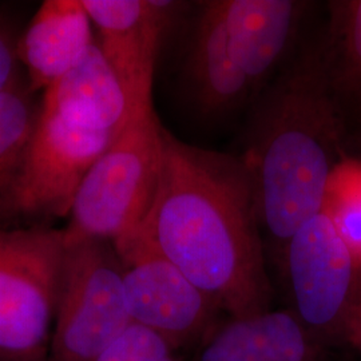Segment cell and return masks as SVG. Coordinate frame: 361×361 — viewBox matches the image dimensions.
Instances as JSON below:
<instances>
[{
	"label": "cell",
	"instance_id": "13",
	"mask_svg": "<svg viewBox=\"0 0 361 361\" xmlns=\"http://www.w3.org/2000/svg\"><path fill=\"white\" fill-rule=\"evenodd\" d=\"M82 0H47L31 19L19 51L34 89H47L83 59L92 42Z\"/></svg>",
	"mask_w": 361,
	"mask_h": 361
},
{
	"label": "cell",
	"instance_id": "19",
	"mask_svg": "<svg viewBox=\"0 0 361 361\" xmlns=\"http://www.w3.org/2000/svg\"><path fill=\"white\" fill-rule=\"evenodd\" d=\"M15 54L13 47L1 32H0V92L6 90L13 80Z\"/></svg>",
	"mask_w": 361,
	"mask_h": 361
},
{
	"label": "cell",
	"instance_id": "12",
	"mask_svg": "<svg viewBox=\"0 0 361 361\" xmlns=\"http://www.w3.org/2000/svg\"><path fill=\"white\" fill-rule=\"evenodd\" d=\"M322 349L295 312L267 310L232 317L210 336L198 361H320Z\"/></svg>",
	"mask_w": 361,
	"mask_h": 361
},
{
	"label": "cell",
	"instance_id": "15",
	"mask_svg": "<svg viewBox=\"0 0 361 361\" xmlns=\"http://www.w3.org/2000/svg\"><path fill=\"white\" fill-rule=\"evenodd\" d=\"M331 18L323 37L329 86L343 113L361 107V0L329 3Z\"/></svg>",
	"mask_w": 361,
	"mask_h": 361
},
{
	"label": "cell",
	"instance_id": "3",
	"mask_svg": "<svg viewBox=\"0 0 361 361\" xmlns=\"http://www.w3.org/2000/svg\"><path fill=\"white\" fill-rule=\"evenodd\" d=\"M162 131L153 106L133 111L82 180L65 229L67 237L116 244L138 229L158 183Z\"/></svg>",
	"mask_w": 361,
	"mask_h": 361
},
{
	"label": "cell",
	"instance_id": "17",
	"mask_svg": "<svg viewBox=\"0 0 361 361\" xmlns=\"http://www.w3.org/2000/svg\"><path fill=\"white\" fill-rule=\"evenodd\" d=\"M322 210L361 269V161L345 157L336 166L326 185Z\"/></svg>",
	"mask_w": 361,
	"mask_h": 361
},
{
	"label": "cell",
	"instance_id": "6",
	"mask_svg": "<svg viewBox=\"0 0 361 361\" xmlns=\"http://www.w3.org/2000/svg\"><path fill=\"white\" fill-rule=\"evenodd\" d=\"M295 313L320 341H345L361 310V269L323 210L285 245Z\"/></svg>",
	"mask_w": 361,
	"mask_h": 361
},
{
	"label": "cell",
	"instance_id": "2",
	"mask_svg": "<svg viewBox=\"0 0 361 361\" xmlns=\"http://www.w3.org/2000/svg\"><path fill=\"white\" fill-rule=\"evenodd\" d=\"M344 113L325 68L323 39L313 42L265 92L250 125L244 159L258 219L286 245L322 212L328 180L343 154Z\"/></svg>",
	"mask_w": 361,
	"mask_h": 361
},
{
	"label": "cell",
	"instance_id": "8",
	"mask_svg": "<svg viewBox=\"0 0 361 361\" xmlns=\"http://www.w3.org/2000/svg\"><path fill=\"white\" fill-rule=\"evenodd\" d=\"M131 323L177 348L202 335L217 304L138 235L116 244Z\"/></svg>",
	"mask_w": 361,
	"mask_h": 361
},
{
	"label": "cell",
	"instance_id": "5",
	"mask_svg": "<svg viewBox=\"0 0 361 361\" xmlns=\"http://www.w3.org/2000/svg\"><path fill=\"white\" fill-rule=\"evenodd\" d=\"M66 243L49 361H97L131 324L122 264L109 241L66 234Z\"/></svg>",
	"mask_w": 361,
	"mask_h": 361
},
{
	"label": "cell",
	"instance_id": "11",
	"mask_svg": "<svg viewBox=\"0 0 361 361\" xmlns=\"http://www.w3.org/2000/svg\"><path fill=\"white\" fill-rule=\"evenodd\" d=\"M40 110L74 128L114 135L133 114L129 97L98 43L46 89Z\"/></svg>",
	"mask_w": 361,
	"mask_h": 361
},
{
	"label": "cell",
	"instance_id": "16",
	"mask_svg": "<svg viewBox=\"0 0 361 361\" xmlns=\"http://www.w3.org/2000/svg\"><path fill=\"white\" fill-rule=\"evenodd\" d=\"M39 111L19 82L0 92V212L13 188Z\"/></svg>",
	"mask_w": 361,
	"mask_h": 361
},
{
	"label": "cell",
	"instance_id": "10",
	"mask_svg": "<svg viewBox=\"0 0 361 361\" xmlns=\"http://www.w3.org/2000/svg\"><path fill=\"white\" fill-rule=\"evenodd\" d=\"M307 3L293 0H217L234 63L256 87L284 56Z\"/></svg>",
	"mask_w": 361,
	"mask_h": 361
},
{
	"label": "cell",
	"instance_id": "4",
	"mask_svg": "<svg viewBox=\"0 0 361 361\" xmlns=\"http://www.w3.org/2000/svg\"><path fill=\"white\" fill-rule=\"evenodd\" d=\"M66 233L0 229V361H49Z\"/></svg>",
	"mask_w": 361,
	"mask_h": 361
},
{
	"label": "cell",
	"instance_id": "9",
	"mask_svg": "<svg viewBox=\"0 0 361 361\" xmlns=\"http://www.w3.org/2000/svg\"><path fill=\"white\" fill-rule=\"evenodd\" d=\"M98 43L129 97L133 111L153 106V79L168 1L82 0Z\"/></svg>",
	"mask_w": 361,
	"mask_h": 361
},
{
	"label": "cell",
	"instance_id": "7",
	"mask_svg": "<svg viewBox=\"0 0 361 361\" xmlns=\"http://www.w3.org/2000/svg\"><path fill=\"white\" fill-rule=\"evenodd\" d=\"M116 137L74 128L39 110L35 129L0 219L68 216L82 180Z\"/></svg>",
	"mask_w": 361,
	"mask_h": 361
},
{
	"label": "cell",
	"instance_id": "20",
	"mask_svg": "<svg viewBox=\"0 0 361 361\" xmlns=\"http://www.w3.org/2000/svg\"><path fill=\"white\" fill-rule=\"evenodd\" d=\"M345 343H349L350 345H353L361 353V310L360 313L356 316L355 322L350 325V328H349Z\"/></svg>",
	"mask_w": 361,
	"mask_h": 361
},
{
	"label": "cell",
	"instance_id": "14",
	"mask_svg": "<svg viewBox=\"0 0 361 361\" xmlns=\"http://www.w3.org/2000/svg\"><path fill=\"white\" fill-rule=\"evenodd\" d=\"M193 38L186 74L195 102L214 116L237 107L253 86L231 56L216 1L202 7Z\"/></svg>",
	"mask_w": 361,
	"mask_h": 361
},
{
	"label": "cell",
	"instance_id": "1",
	"mask_svg": "<svg viewBox=\"0 0 361 361\" xmlns=\"http://www.w3.org/2000/svg\"><path fill=\"white\" fill-rule=\"evenodd\" d=\"M257 200L243 158L180 142L164 128L152 205L138 235L231 317L269 310Z\"/></svg>",
	"mask_w": 361,
	"mask_h": 361
},
{
	"label": "cell",
	"instance_id": "18",
	"mask_svg": "<svg viewBox=\"0 0 361 361\" xmlns=\"http://www.w3.org/2000/svg\"><path fill=\"white\" fill-rule=\"evenodd\" d=\"M97 361H176L173 348L154 332L131 323Z\"/></svg>",
	"mask_w": 361,
	"mask_h": 361
}]
</instances>
